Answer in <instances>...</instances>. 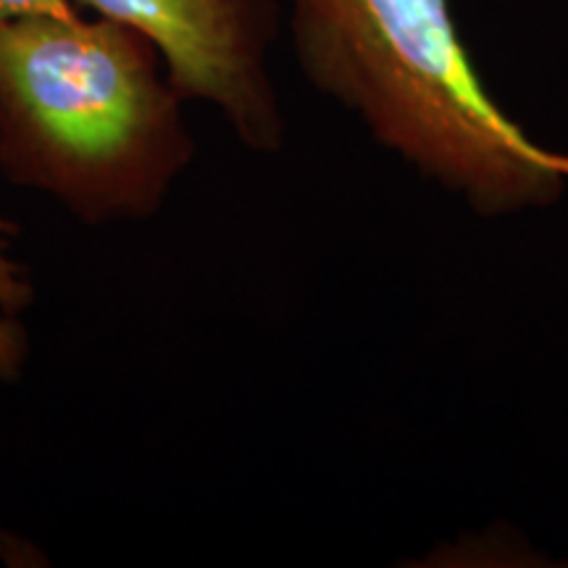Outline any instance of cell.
Here are the masks:
<instances>
[{
    "label": "cell",
    "instance_id": "cell-1",
    "mask_svg": "<svg viewBox=\"0 0 568 568\" xmlns=\"http://www.w3.org/2000/svg\"><path fill=\"white\" fill-rule=\"evenodd\" d=\"M305 82L418 180L485 222L548 211L568 153L495 101L460 38L453 0H284Z\"/></svg>",
    "mask_w": 568,
    "mask_h": 568
},
{
    "label": "cell",
    "instance_id": "cell-2",
    "mask_svg": "<svg viewBox=\"0 0 568 568\" xmlns=\"http://www.w3.org/2000/svg\"><path fill=\"white\" fill-rule=\"evenodd\" d=\"M159 48L124 21L71 11L0 27V172L77 222H145L195 161Z\"/></svg>",
    "mask_w": 568,
    "mask_h": 568
},
{
    "label": "cell",
    "instance_id": "cell-3",
    "mask_svg": "<svg viewBox=\"0 0 568 568\" xmlns=\"http://www.w3.org/2000/svg\"><path fill=\"white\" fill-rule=\"evenodd\" d=\"M140 30L159 48L184 101L209 105L245 151L274 155L287 140L272 53L280 0H74Z\"/></svg>",
    "mask_w": 568,
    "mask_h": 568
},
{
    "label": "cell",
    "instance_id": "cell-4",
    "mask_svg": "<svg viewBox=\"0 0 568 568\" xmlns=\"http://www.w3.org/2000/svg\"><path fill=\"white\" fill-rule=\"evenodd\" d=\"M13 232V224L0 213V382H9L21 372L30 351L21 322L30 305V282L11 255Z\"/></svg>",
    "mask_w": 568,
    "mask_h": 568
},
{
    "label": "cell",
    "instance_id": "cell-5",
    "mask_svg": "<svg viewBox=\"0 0 568 568\" xmlns=\"http://www.w3.org/2000/svg\"><path fill=\"white\" fill-rule=\"evenodd\" d=\"M80 11L74 0H0V27L19 19L48 17V13Z\"/></svg>",
    "mask_w": 568,
    "mask_h": 568
}]
</instances>
